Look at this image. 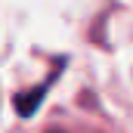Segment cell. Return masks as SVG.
I'll use <instances>...</instances> for the list:
<instances>
[{
  "instance_id": "obj_1",
  "label": "cell",
  "mask_w": 133,
  "mask_h": 133,
  "mask_svg": "<svg viewBox=\"0 0 133 133\" xmlns=\"http://www.w3.org/2000/svg\"><path fill=\"white\" fill-rule=\"evenodd\" d=\"M56 74H59V71H56ZM56 74H53V77H46L43 84H37L34 90H28V93H19V96H16V111H19L22 118H31L34 111H37V105L43 102V96H46V90L53 87Z\"/></svg>"
},
{
  "instance_id": "obj_2",
  "label": "cell",
  "mask_w": 133,
  "mask_h": 133,
  "mask_svg": "<svg viewBox=\"0 0 133 133\" xmlns=\"http://www.w3.org/2000/svg\"><path fill=\"white\" fill-rule=\"evenodd\" d=\"M50 133H65V130H50Z\"/></svg>"
}]
</instances>
